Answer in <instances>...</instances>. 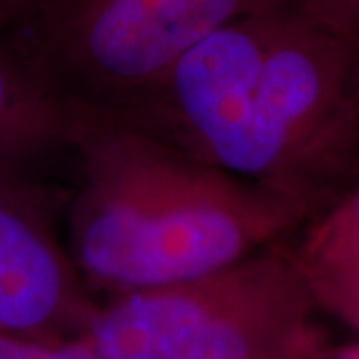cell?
<instances>
[{
	"mask_svg": "<svg viewBox=\"0 0 359 359\" xmlns=\"http://www.w3.org/2000/svg\"><path fill=\"white\" fill-rule=\"evenodd\" d=\"M4 2H6V0H0V11H2V6H4Z\"/></svg>",
	"mask_w": 359,
	"mask_h": 359,
	"instance_id": "obj_11",
	"label": "cell"
},
{
	"mask_svg": "<svg viewBox=\"0 0 359 359\" xmlns=\"http://www.w3.org/2000/svg\"><path fill=\"white\" fill-rule=\"evenodd\" d=\"M0 359H102L84 335L40 341L14 335H0Z\"/></svg>",
	"mask_w": 359,
	"mask_h": 359,
	"instance_id": "obj_9",
	"label": "cell"
},
{
	"mask_svg": "<svg viewBox=\"0 0 359 359\" xmlns=\"http://www.w3.org/2000/svg\"><path fill=\"white\" fill-rule=\"evenodd\" d=\"M273 0H6L0 42L70 114H120L208 32Z\"/></svg>",
	"mask_w": 359,
	"mask_h": 359,
	"instance_id": "obj_4",
	"label": "cell"
},
{
	"mask_svg": "<svg viewBox=\"0 0 359 359\" xmlns=\"http://www.w3.org/2000/svg\"><path fill=\"white\" fill-rule=\"evenodd\" d=\"M297 264V262H295ZM318 311L359 332V266H299Z\"/></svg>",
	"mask_w": 359,
	"mask_h": 359,
	"instance_id": "obj_8",
	"label": "cell"
},
{
	"mask_svg": "<svg viewBox=\"0 0 359 359\" xmlns=\"http://www.w3.org/2000/svg\"><path fill=\"white\" fill-rule=\"evenodd\" d=\"M70 116L65 244L104 299L226 268L304 228L280 200L118 116Z\"/></svg>",
	"mask_w": 359,
	"mask_h": 359,
	"instance_id": "obj_2",
	"label": "cell"
},
{
	"mask_svg": "<svg viewBox=\"0 0 359 359\" xmlns=\"http://www.w3.org/2000/svg\"><path fill=\"white\" fill-rule=\"evenodd\" d=\"M118 118L306 226L359 180V44L273 0L208 32Z\"/></svg>",
	"mask_w": 359,
	"mask_h": 359,
	"instance_id": "obj_1",
	"label": "cell"
},
{
	"mask_svg": "<svg viewBox=\"0 0 359 359\" xmlns=\"http://www.w3.org/2000/svg\"><path fill=\"white\" fill-rule=\"evenodd\" d=\"M98 304L39 194L0 174V335H84Z\"/></svg>",
	"mask_w": 359,
	"mask_h": 359,
	"instance_id": "obj_5",
	"label": "cell"
},
{
	"mask_svg": "<svg viewBox=\"0 0 359 359\" xmlns=\"http://www.w3.org/2000/svg\"><path fill=\"white\" fill-rule=\"evenodd\" d=\"M330 359H359V341L353 346L341 347L339 351H332Z\"/></svg>",
	"mask_w": 359,
	"mask_h": 359,
	"instance_id": "obj_10",
	"label": "cell"
},
{
	"mask_svg": "<svg viewBox=\"0 0 359 359\" xmlns=\"http://www.w3.org/2000/svg\"><path fill=\"white\" fill-rule=\"evenodd\" d=\"M299 266H359V180L290 240Z\"/></svg>",
	"mask_w": 359,
	"mask_h": 359,
	"instance_id": "obj_7",
	"label": "cell"
},
{
	"mask_svg": "<svg viewBox=\"0 0 359 359\" xmlns=\"http://www.w3.org/2000/svg\"><path fill=\"white\" fill-rule=\"evenodd\" d=\"M290 240L186 282L104 299L84 337L102 359H297L330 351Z\"/></svg>",
	"mask_w": 359,
	"mask_h": 359,
	"instance_id": "obj_3",
	"label": "cell"
},
{
	"mask_svg": "<svg viewBox=\"0 0 359 359\" xmlns=\"http://www.w3.org/2000/svg\"><path fill=\"white\" fill-rule=\"evenodd\" d=\"M72 116L0 42V174L68 152Z\"/></svg>",
	"mask_w": 359,
	"mask_h": 359,
	"instance_id": "obj_6",
	"label": "cell"
}]
</instances>
